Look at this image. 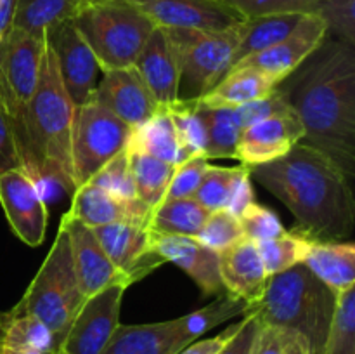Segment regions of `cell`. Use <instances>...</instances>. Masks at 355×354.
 Segmentation results:
<instances>
[{
	"label": "cell",
	"instance_id": "cell-45",
	"mask_svg": "<svg viewBox=\"0 0 355 354\" xmlns=\"http://www.w3.org/2000/svg\"><path fill=\"white\" fill-rule=\"evenodd\" d=\"M243 19L274 12H311L314 0H220Z\"/></svg>",
	"mask_w": 355,
	"mask_h": 354
},
{
	"label": "cell",
	"instance_id": "cell-16",
	"mask_svg": "<svg viewBox=\"0 0 355 354\" xmlns=\"http://www.w3.org/2000/svg\"><path fill=\"white\" fill-rule=\"evenodd\" d=\"M304 134V125L295 110L274 115L239 132L236 160L248 169L274 162L302 142Z\"/></svg>",
	"mask_w": 355,
	"mask_h": 354
},
{
	"label": "cell",
	"instance_id": "cell-14",
	"mask_svg": "<svg viewBox=\"0 0 355 354\" xmlns=\"http://www.w3.org/2000/svg\"><path fill=\"white\" fill-rule=\"evenodd\" d=\"M158 28L220 31L241 23L238 12L220 0H127Z\"/></svg>",
	"mask_w": 355,
	"mask_h": 354
},
{
	"label": "cell",
	"instance_id": "cell-3",
	"mask_svg": "<svg viewBox=\"0 0 355 354\" xmlns=\"http://www.w3.org/2000/svg\"><path fill=\"white\" fill-rule=\"evenodd\" d=\"M76 106L61 82L58 62L45 42L40 75L24 110L28 174L42 183H55L73 194L71 139ZM44 189V187H42Z\"/></svg>",
	"mask_w": 355,
	"mask_h": 354
},
{
	"label": "cell",
	"instance_id": "cell-23",
	"mask_svg": "<svg viewBox=\"0 0 355 354\" xmlns=\"http://www.w3.org/2000/svg\"><path fill=\"white\" fill-rule=\"evenodd\" d=\"M177 319L118 325L101 354H177L182 351Z\"/></svg>",
	"mask_w": 355,
	"mask_h": 354
},
{
	"label": "cell",
	"instance_id": "cell-38",
	"mask_svg": "<svg viewBox=\"0 0 355 354\" xmlns=\"http://www.w3.org/2000/svg\"><path fill=\"white\" fill-rule=\"evenodd\" d=\"M250 354H314L304 333L276 325H260Z\"/></svg>",
	"mask_w": 355,
	"mask_h": 354
},
{
	"label": "cell",
	"instance_id": "cell-51",
	"mask_svg": "<svg viewBox=\"0 0 355 354\" xmlns=\"http://www.w3.org/2000/svg\"><path fill=\"white\" fill-rule=\"evenodd\" d=\"M90 2H97V0H80V7L85 6V3H90Z\"/></svg>",
	"mask_w": 355,
	"mask_h": 354
},
{
	"label": "cell",
	"instance_id": "cell-24",
	"mask_svg": "<svg viewBox=\"0 0 355 354\" xmlns=\"http://www.w3.org/2000/svg\"><path fill=\"white\" fill-rule=\"evenodd\" d=\"M279 83L255 68H234L207 94L194 99L200 108H238L250 101L269 96Z\"/></svg>",
	"mask_w": 355,
	"mask_h": 354
},
{
	"label": "cell",
	"instance_id": "cell-46",
	"mask_svg": "<svg viewBox=\"0 0 355 354\" xmlns=\"http://www.w3.org/2000/svg\"><path fill=\"white\" fill-rule=\"evenodd\" d=\"M14 169H24L23 155L9 121L0 113V176Z\"/></svg>",
	"mask_w": 355,
	"mask_h": 354
},
{
	"label": "cell",
	"instance_id": "cell-15",
	"mask_svg": "<svg viewBox=\"0 0 355 354\" xmlns=\"http://www.w3.org/2000/svg\"><path fill=\"white\" fill-rule=\"evenodd\" d=\"M45 40L31 37L24 31L14 30L7 33L6 40L0 45V62H2V75L6 80L7 92L16 108L24 128V110L33 94L35 85L40 75L42 58H44ZM26 141V132H24ZM28 172V158H26Z\"/></svg>",
	"mask_w": 355,
	"mask_h": 354
},
{
	"label": "cell",
	"instance_id": "cell-28",
	"mask_svg": "<svg viewBox=\"0 0 355 354\" xmlns=\"http://www.w3.org/2000/svg\"><path fill=\"white\" fill-rule=\"evenodd\" d=\"M80 10V0H14L12 28L38 40L62 21L73 19Z\"/></svg>",
	"mask_w": 355,
	"mask_h": 354
},
{
	"label": "cell",
	"instance_id": "cell-29",
	"mask_svg": "<svg viewBox=\"0 0 355 354\" xmlns=\"http://www.w3.org/2000/svg\"><path fill=\"white\" fill-rule=\"evenodd\" d=\"M0 346L28 347L45 354H55L58 351L51 330L17 304L0 312Z\"/></svg>",
	"mask_w": 355,
	"mask_h": 354
},
{
	"label": "cell",
	"instance_id": "cell-25",
	"mask_svg": "<svg viewBox=\"0 0 355 354\" xmlns=\"http://www.w3.org/2000/svg\"><path fill=\"white\" fill-rule=\"evenodd\" d=\"M302 264L336 294L355 287V245L352 242L311 239Z\"/></svg>",
	"mask_w": 355,
	"mask_h": 354
},
{
	"label": "cell",
	"instance_id": "cell-12",
	"mask_svg": "<svg viewBox=\"0 0 355 354\" xmlns=\"http://www.w3.org/2000/svg\"><path fill=\"white\" fill-rule=\"evenodd\" d=\"M68 233L69 250H71L73 269H75L76 281H78L80 292L83 297L97 294L111 285H123L130 287L132 281L127 274L121 273L116 266L110 260L103 246L97 242L92 228L85 226L69 215L68 212L62 214L61 224Z\"/></svg>",
	"mask_w": 355,
	"mask_h": 354
},
{
	"label": "cell",
	"instance_id": "cell-32",
	"mask_svg": "<svg viewBox=\"0 0 355 354\" xmlns=\"http://www.w3.org/2000/svg\"><path fill=\"white\" fill-rule=\"evenodd\" d=\"M128 160L134 177L135 196L149 208H155L163 201L175 165L139 151H128Z\"/></svg>",
	"mask_w": 355,
	"mask_h": 354
},
{
	"label": "cell",
	"instance_id": "cell-30",
	"mask_svg": "<svg viewBox=\"0 0 355 354\" xmlns=\"http://www.w3.org/2000/svg\"><path fill=\"white\" fill-rule=\"evenodd\" d=\"M210 212L198 203L194 198L163 200L149 214L148 228L159 235L194 236L203 228Z\"/></svg>",
	"mask_w": 355,
	"mask_h": 354
},
{
	"label": "cell",
	"instance_id": "cell-35",
	"mask_svg": "<svg viewBox=\"0 0 355 354\" xmlns=\"http://www.w3.org/2000/svg\"><path fill=\"white\" fill-rule=\"evenodd\" d=\"M311 239L297 235V233H283L281 236L266 242L257 243L260 257L263 260V266L269 276L286 271L290 267L302 264L305 259V253L309 250Z\"/></svg>",
	"mask_w": 355,
	"mask_h": 354
},
{
	"label": "cell",
	"instance_id": "cell-17",
	"mask_svg": "<svg viewBox=\"0 0 355 354\" xmlns=\"http://www.w3.org/2000/svg\"><path fill=\"white\" fill-rule=\"evenodd\" d=\"M92 231L111 262L127 274L132 283L142 280L165 262L158 253L153 252L149 242L151 229L148 224L113 222L92 228Z\"/></svg>",
	"mask_w": 355,
	"mask_h": 354
},
{
	"label": "cell",
	"instance_id": "cell-9",
	"mask_svg": "<svg viewBox=\"0 0 355 354\" xmlns=\"http://www.w3.org/2000/svg\"><path fill=\"white\" fill-rule=\"evenodd\" d=\"M127 287L111 285L90 295L73 319L55 354H101L120 325L121 302Z\"/></svg>",
	"mask_w": 355,
	"mask_h": 354
},
{
	"label": "cell",
	"instance_id": "cell-7",
	"mask_svg": "<svg viewBox=\"0 0 355 354\" xmlns=\"http://www.w3.org/2000/svg\"><path fill=\"white\" fill-rule=\"evenodd\" d=\"M180 68V99H198L227 75L245 21L220 31L163 28Z\"/></svg>",
	"mask_w": 355,
	"mask_h": 354
},
{
	"label": "cell",
	"instance_id": "cell-13",
	"mask_svg": "<svg viewBox=\"0 0 355 354\" xmlns=\"http://www.w3.org/2000/svg\"><path fill=\"white\" fill-rule=\"evenodd\" d=\"M328 38L326 24L314 14H305L293 31L266 51L239 61L234 68H255L283 83L291 73L297 71ZM232 68V69H234Z\"/></svg>",
	"mask_w": 355,
	"mask_h": 354
},
{
	"label": "cell",
	"instance_id": "cell-50",
	"mask_svg": "<svg viewBox=\"0 0 355 354\" xmlns=\"http://www.w3.org/2000/svg\"><path fill=\"white\" fill-rule=\"evenodd\" d=\"M0 354H45L37 349H28V347H9L0 346Z\"/></svg>",
	"mask_w": 355,
	"mask_h": 354
},
{
	"label": "cell",
	"instance_id": "cell-22",
	"mask_svg": "<svg viewBox=\"0 0 355 354\" xmlns=\"http://www.w3.org/2000/svg\"><path fill=\"white\" fill-rule=\"evenodd\" d=\"M218 255H220V278L224 290L234 297L243 298L252 307L262 298L269 280L257 243L243 238L241 242Z\"/></svg>",
	"mask_w": 355,
	"mask_h": 354
},
{
	"label": "cell",
	"instance_id": "cell-49",
	"mask_svg": "<svg viewBox=\"0 0 355 354\" xmlns=\"http://www.w3.org/2000/svg\"><path fill=\"white\" fill-rule=\"evenodd\" d=\"M250 179H252V177H250V169L245 167L243 172L239 174L238 179H236L231 194H229V201L227 205H225V210L234 214L236 217H239V215L243 214V210H245L250 203H253V189Z\"/></svg>",
	"mask_w": 355,
	"mask_h": 354
},
{
	"label": "cell",
	"instance_id": "cell-33",
	"mask_svg": "<svg viewBox=\"0 0 355 354\" xmlns=\"http://www.w3.org/2000/svg\"><path fill=\"white\" fill-rule=\"evenodd\" d=\"M194 101V99H193ZM196 104V103H194ZM198 106V104H196ZM201 118L207 125V148L205 156L210 158H236L239 127L232 108H200Z\"/></svg>",
	"mask_w": 355,
	"mask_h": 354
},
{
	"label": "cell",
	"instance_id": "cell-11",
	"mask_svg": "<svg viewBox=\"0 0 355 354\" xmlns=\"http://www.w3.org/2000/svg\"><path fill=\"white\" fill-rule=\"evenodd\" d=\"M45 42L54 52L61 82L69 99L76 108L82 106L90 99V94L96 87L99 71L96 56L73 19L62 21L51 28L45 33Z\"/></svg>",
	"mask_w": 355,
	"mask_h": 354
},
{
	"label": "cell",
	"instance_id": "cell-37",
	"mask_svg": "<svg viewBox=\"0 0 355 354\" xmlns=\"http://www.w3.org/2000/svg\"><path fill=\"white\" fill-rule=\"evenodd\" d=\"M245 165L238 167H214L208 165L207 172H205L203 179H201L200 186H198L196 193H194V200L200 205H203L208 212L222 210L225 208L229 201V194H231L232 186H234L236 179L239 174L243 172Z\"/></svg>",
	"mask_w": 355,
	"mask_h": 354
},
{
	"label": "cell",
	"instance_id": "cell-42",
	"mask_svg": "<svg viewBox=\"0 0 355 354\" xmlns=\"http://www.w3.org/2000/svg\"><path fill=\"white\" fill-rule=\"evenodd\" d=\"M238 219L245 238L252 239L255 243L277 238L283 233H286V229L281 224L279 217L272 210H269V208L257 205L255 201L250 203Z\"/></svg>",
	"mask_w": 355,
	"mask_h": 354
},
{
	"label": "cell",
	"instance_id": "cell-19",
	"mask_svg": "<svg viewBox=\"0 0 355 354\" xmlns=\"http://www.w3.org/2000/svg\"><path fill=\"white\" fill-rule=\"evenodd\" d=\"M153 252L158 253L165 262L179 266L205 295L224 294L220 278V255L201 245L196 238L175 235H149Z\"/></svg>",
	"mask_w": 355,
	"mask_h": 354
},
{
	"label": "cell",
	"instance_id": "cell-34",
	"mask_svg": "<svg viewBox=\"0 0 355 354\" xmlns=\"http://www.w3.org/2000/svg\"><path fill=\"white\" fill-rule=\"evenodd\" d=\"M324 354H355V287L336 295Z\"/></svg>",
	"mask_w": 355,
	"mask_h": 354
},
{
	"label": "cell",
	"instance_id": "cell-1",
	"mask_svg": "<svg viewBox=\"0 0 355 354\" xmlns=\"http://www.w3.org/2000/svg\"><path fill=\"white\" fill-rule=\"evenodd\" d=\"M284 94L304 125L302 142L324 153L355 179V45L322 42L300 66Z\"/></svg>",
	"mask_w": 355,
	"mask_h": 354
},
{
	"label": "cell",
	"instance_id": "cell-44",
	"mask_svg": "<svg viewBox=\"0 0 355 354\" xmlns=\"http://www.w3.org/2000/svg\"><path fill=\"white\" fill-rule=\"evenodd\" d=\"M232 110H234V117L243 130V128L250 127V125L257 124V121L266 120V118L274 117V115L286 113V111L293 110V108L288 103V99L284 97V94L281 92L279 87H277V89L272 90L269 96L250 101V103L241 104V106L238 108H232Z\"/></svg>",
	"mask_w": 355,
	"mask_h": 354
},
{
	"label": "cell",
	"instance_id": "cell-2",
	"mask_svg": "<svg viewBox=\"0 0 355 354\" xmlns=\"http://www.w3.org/2000/svg\"><path fill=\"white\" fill-rule=\"evenodd\" d=\"M250 177L286 205L297 235L318 242H343L352 235L354 183L319 149L298 142L288 155L252 167Z\"/></svg>",
	"mask_w": 355,
	"mask_h": 354
},
{
	"label": "cell",
	"instance_id": "cell-18",
	"mask_svg": "<svg viewBox=\"0 0 355 354\" xmlns=\"http://www.w3.org/2000/svg\"><path fill=\"white\" fill-rule=\"evenodd\" d=\"M90 99L120 118L132 128L148 121L159 104L134 66L103 71V80L94 87Z\"/></svg>",
	"mask_w": 355,
	"mask_h": 354
},
{
	"label": "cell",
	"instance_id": "cell-27",
	"mask_svg": "<svg viewBox=\"0 0 355 354\" xmlns=\"http://www.w3.org/2000/svg\"><path fill=\"white\" fill-rule=\"evenodd\" d=\"M304 16V12H274L245 19L241 42L236 49L229 71L243 59L259 54V52L266 51L270 45L277 44L284 37H288L297 28V24L300 23Z\"/></svg>",
	"mask_w": 355,
	"mask_h": 354
},
{
	"label": "cell",
	"instance_id": "cell-21",
	"mask_svg": "<svg viewBox=\"0 0 355 354\" xmlns=\"http://www.w3.org/2000/svg\"><path fill=\"white\" fill-rule=\"evenodd\" d=\"M153 208L141 200H123L107 191L85 183L73 191L71 207L68 214L89 228L113 224V222H139L148 224Z\"/></svg>",
	"mask_w": 355,
	"mask_h": 354
},
{
	"label": "cell",
	"instance_id": "cell-41",
	"mask_svg": "<svg viewBox=\"0 0 355 354\" xmlns=\"http://www.w3.org/2000/svg\"><path fill=\"white\" fill-rule=\"evenodd\" d=\"M89 183L101 187V189L107 191L113 196L123 198V200H134V198H137L135 196L134 177H132L130 160H128L127 149L118 153L106 165L101 167Z\"/></svg>",
	"mask_w": 355,
	"mask_h": 354
},
{
	"label": "cell",
	"instance_id": "cell-36",
	"mask_svg": "<svg viewBox=\"0 0 355 354\" xmlns=\"http://www.w3.org/2000/svg\"><path fill=\"white\" fill-rule=\"evenodd\" d=\"M170 117H172L175 130L179 134L180 142L189 153V156L205 155L207 148V125L201 118L200 110L193 99H179L170 104Z\"/></svg>",
	"mask_w": 355,
	"mask_h": 354
},
{
	"label": "cell",
	"instance_id": "cell-48",
	"mask_svg": "<svg viewBox=\"0 0 355 354\" xmlns=\"http://www.w3.org/2000/svg\"><path fill=\"white\" fill-rule=\"evenodd\" d=\"M241 323L243 319H239L238 323H232V325L227 326L224 332H220L215 337H210V339L194 340V342H191L189 346H186L177 354H218L224 349L225 344L238 333V330L241 328Z\"/></svg>",
	"mask_w": 355,
	"mask_h": 354
},
{
	"label": "cell",
	"instance_id": "cell-20",
	"mask_svg": "<svg viewBox=\"0 0 355 354\" xmlns=\"http://www.w3.org/2000/svg\"><path fill=\"white\" fill-rule=\"evenodd\" d=\"M159 106L180 99V68L172 44L163 28L156 26L134 62Z\"/></svg>",
	"mask_w": 355,
	"mask_h": 354
},
{
	"label": "cell",
	"instance_id": "cell-5",
	"mask_svg": "<svg viewBox=\"0 0 355 354\" xmlns=\"http://www.w3.org/2000/svg\"><path fill=\"white\" fill-rule=\"evenodd\" d=\"M96 56L99 69L134 66L155 24L127 0H97L80 7L73 17Z\"/></svg>",
	"mask_w": 355,
	"mask_h": 354
},
{
	"label": "cell",
	"instance_id": "cell-43",
	"mask_svg": "<svg viewBox=\"0 0 355 354\" xmlns=\"http://www.w3.org/2000/svg\"><path fill=\"white\" fill-rule=\"evenodd\" d=\"M210 160L205 155H196L187 158L186 162L175 165L173 176L170 179L163 200H175V198H193L207 172Z\"/></svg>",
	"mask_w": 355,
	"mask_h": 354
},
{
	"label": "cell",
	"instance_id": "cell-6",
	"mask_svg": "<svg viewBox=\"0 0 355 354\" xmlns=\"http://www.w3.org/2000/svg\"><path fill=\"white\" fill-rule=\"evenodd\" d=\"M83 302L85 297L80 292L73 269L68 233L59 226L51 252L17 305L40 319L51 330L59 347Z\"/></svg>",
	"mask_w": 355,
	"mask_h": 354
},
{
	"label": "cell",
	"instance_id": "cell-39",
	"mask_svg": "<svg viewBox=\"0 0 355 354\" xmlns=\"http://www.w3.org/2000/svg\"><path fill=\"white\" fill-rule=\"evenodd\" d=\"M194 238L207 248L222 253L231 248V246H234L236 243L241 242L245 235H243L239 219L229 210L222 208V210L210 212L203 228L200 229V233Z\"/></svg>",
	"mask_w": 355,
	"mask_h": 354
},
{
	"label": "cell",
	"instance_id": "cell-10",
	"mask_svg": "<svg viewBox=\"0 0 355 354\" xmlns=\"http://www.w3.org/2000/svg\"><path fill=\"white\" fill-rule=\"evenodd\" d=\"M0 205L14 235L28 246H40L47 233V201L40 184L24 169L0 176Z\"/></svg>",
	"mask_w": 355,
	"mask_h": 354
},
{
	"label": "cell",
	"instance_id": "cell-40",
	"mask_svg": "<svg viewBox=\"0 0 355 354\" xmlns=\"http://www.w3.org/2000/svg\"><path fill=\"white\" fill-rule=\"evenodd\" d=\"M309 14L326 24L328 35L355 45V0H314Z\"/></svg>",
	"mask_w": 355,
	"mask_h": 354
},
{
	"label": "cell",
	"instance_id": "cell-8",
	"mask_svg": "<svg viewBox=\"0 0 355 354\" xmlns=\"http://www.w3.org/2000/svg\"><path fill=\"white\" fill-rule=\"evenodd\" d=\"M132 127L89 99L76 108L73 121L71 162L75 189L89 183L101 167L127 149Z\"/></svg>",
	"mask_w": 355,
	"mask_h": 354
},
{
	"label": "cell",
	"instance_id": "cell-31",
	"mask_svg": "<svg viewBox=\"0 0 355 354\" xmlns=\"http://www.w3.org/2000/svg\"><path fill=\"white\" fill-rule=\"evenodd\" d=\"M250 309L252 307H250L248 302L224 292V294L217 295V301L211 302V304L177 318V330H179L180 342H182L184 347L189 346L191 342L198 340L203 333L215 328L220 323L227 321L234 316L248 314Z\"/></svg>",
	"mask_w": 355,
	"mask_h": 354
},
{
	"label": "cell",
	"instance_id": "cell-26",
	"mask_svg": "<svg viewBox=\"0 0 355 354\" xmlns=\"http://www.w3.org/2000/svg\"><path fill=\"white\" fill-rule=\"evenodd\" d=\"M127 149L146 153V155H151L163 162L172 163V165H179L191 158L189 153L180 142L166 106H159L148 121L139 125L137 128H132Z\"/></svg>",
	"mask_w": 355,
	"mask_h": 354
},
{
	"label": "cell",
	"instance_id": "cell-4",
	"mask_svg": "<svg viewBox=\"0 0 355 354\" xmlns=\"http://www.w3.org/2000/svg\"><path fill=\"white\" fill-rule=\"evenodd\" d=\"M336 295L305 264H297L269 276L262 298L250 312L260 325L286 326L304 333L314 354H324Z\"/></svg>",
	"mask_w": 355,
	"mask_h": 354
},
{
	"label": "cell",
	"instance_id": "cell-47",
	"mask_svg": "<svg viewBox=\"0 0 355 354\" xmlns=\"http://www.w3.org/2000/svg\"><path fill=\"white\" fill-rule=\"evenodd\" d=\"M259 319L253 312L243 316L241 328L238 330L234 337L224 346V349L218 354H250L252 353L253 340H255L257 332H259Z\"/></svg>",
	"mask_w": 355,
	"mask_h": 354
}]
</instances>
